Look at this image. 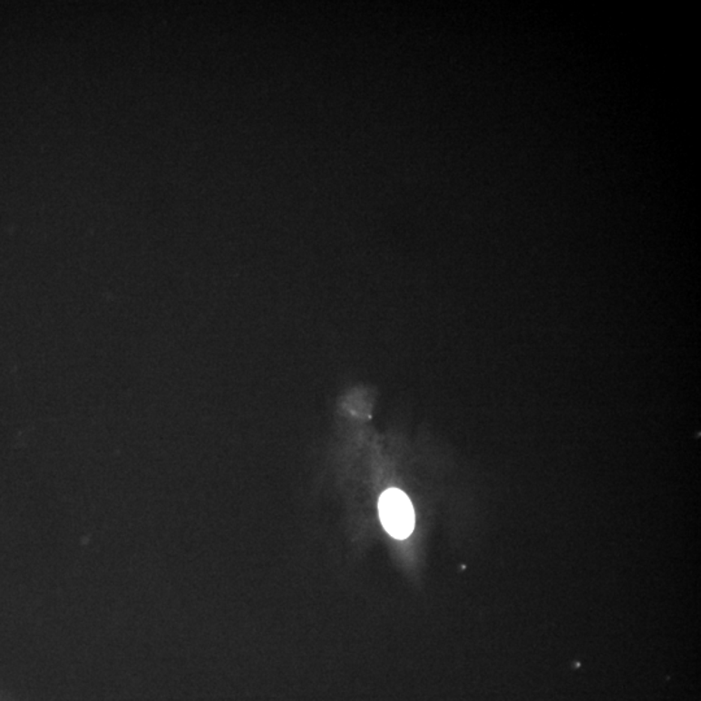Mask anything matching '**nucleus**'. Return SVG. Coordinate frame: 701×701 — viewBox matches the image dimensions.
Instances as JSON below:
<instances>
[{"label": "nucleus", "instance_id": "f257e3e1", "mask_svg": "<svg viewBox=\"0 0 701 701\" xmlns=\"http://www.w3.org/2000/svg\"><path fill=\"white\" fill-rule=\"evenodd\" d=\"M379 516L382 525L391 537L405 540L414 529V505L404 492L389 489L379 498Z\"/></svg>", "mask_w": 701, "mask_h": 701}]
</instances>
